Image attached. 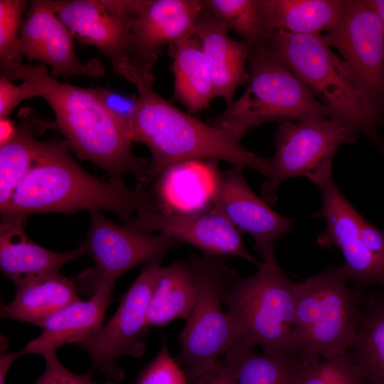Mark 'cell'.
Instances as JSON below:
<instances>
[{
  "label": "cell",
  "mask_w": 384,
  "mask_h": 384,
  "mask_svg": "<svg viewBox=\"0 0 384 384\" xmlns=\"http://www.w3.org/2000/svg\"><path fill=\"white\" fill-rule=\"evenodd\" d=\"M124 225L147 233L156 232L196 247L205 255L233 256L258 267L262 263L247 251L242 234L214 208L189 213L142 209Z\"/></svg>",
  "instance_id": "16"
},
{
  "label": "cell",
  "mask_w": 384,
  "mask_h": 384,
  "mask_svg": "<svg viewBox=\"0 0 384 384\" xmlns=\"http://www.w3.org/2000/svg\"><path fill=\"white\" fill-rule=\"evenodd\" d=\"M196 297V282L188 261L162 267L149 304L148 326H164L176 319L186 321Z\"/></svg>",
  "instance_id": "26"
},
{
  "label": "cell",
  "mask_w": 384,
  "mask_h": 384,
  "mask_svg": "<svg viewBox=\"0 0 384 384\" xmlns=\"http://www.w3.org/2000/svg\"><path fill=\"white\" fill-rule=\"evenodd\" d=\"M108 110L119 118L127 122L137 99L133 100L120 94L102 87L96 88Z\"/></svg>",
  "instance_id": "36"
},
{
  "label": "cell",
  "mask_w": 384,
  "mask_h": 384,
  "mask_svg": "<svg viewBox=\"0 0 384 384\" xmlns=\"http://www.w3.org/2000/svg\"><path fill=\"white\" fill-rule=\"evenodd\" d=\"M341 265L297 284L294 353L306 363L348 352L364 299L348 284Z\"/></svg>",
  "instance_id": "6"
},
{
  "label": "cell",
  "mask_w": 384,
  "mask_h": 384,
  "mask_svg": "<svg viewBox=\"0 0 384 384\" xmlns=\"http://www.w3.org/2000/svg\"><path fill=\"white\" fill-rule=\"evenodd\" d=\"M141 0H57L58 17L82 43L107 56L119 75L128 82L134 73L129 55L131 20Z\"/></svg>",
  "instance_id": "13"
},
{
  "label": "cell",
  "mask_w": 384,
  "mask_h": 384,
  "mask_svg": "<svg viewBox=\"0 0 384 384\" xmlns=\"http://www.w3.org/2000/svg\"><path fill=\"white\" fill-rule=\"evenodd\" d=\"M358 134L328 117L280 123L270 174L260 188L261 198L274 205L281 184L294 177H305L318 187L327 182L333 178V159L338 147L353 143Z\"/></svg>",
  "instance_id": "9"
},
{
  "label": "cell",
  "mask_w": 384,
  "mask_h": 384,
  "mask_svg": "<svg viewBox=\"0 0 384 384\" xmlns=\"http://www.w3.org/2000/svg\"><path fill=\"white\" fill-rule=\"evenodd\" d=\"M16 287L14 299L1 304V317L41 326L52 314L80 299L71 278L56 272Z\"/></svg>",
  "instance_id": "22"
},
{
  "label": "cell",
  "mask_w": 384,
  "mask_h": 384,
  "mask_svg": "<svg viewBox=\"0 0 384 384\" xmlns=\"http://www.w3.org/2000/svg\"><path fill=\"white\" fill-rule=\"evenodd\" d=\"M272 31L321 35L338 21L348 4L343 0H263Z\"/></svg>",
  "instance_id": "25"
},
{
  "label": "cell",
  "mask_w": 384,
  "mask_h": 384,
  "mask_svg": "<svg viewBox=\"0 0 384 384\" xmlns=\"http://www.w3.org/2000/svg\"><path fill=\"white\" fill-rule=\"evenodd\" d=\"M205 6L228 28L238 34L250 48L269 44L270 29L263 0H206Z\"/></svg>",
  "instance_id": "29"
},
{
  "label": "cell",
  "mask_w": 384,
  "mask_h": 384,
  "mask_svg": "<svg viewBox=\"0 0 384 384\" xmlns=\"http://www.w3.org/2000/svg\"><path fill=\"white\" fill-rule=\"evenodd\" d=\"M153 81L138 78L132 83L139 97L127 120L132 141L151 151L145 187L173 164L203 159L225 161L268 177L270 159L247 150L240 137L177 108L154 91Z\"/></svg>",
  "instance_id": "3"
},
{
  "label": "cell",
  "mask_w": 384,
  "mask_h": 384,
  "mask_svg": "<svg viewBox=\"0 0 384 384\" xmlns=\"http://www.w3.org/2000/svg\"><path fill=\"white\" fill-rule=\"evenodd\" d=\"M348 352L366 384H384V299H365Z\"/></svg>",
  "instance_id": "28"
},
{
  "label": "cell",
  "mask_w": 384,
  "mask_h": 384,
  "mask_svg": "<svg viewBox=\"0 0 384 384\" xmlns=\"http://www.w3.org/2000/svg\"><path fill=\"white\" fill-rule=\"evenodd\" d=\"M46 368L33 384H103L93 381L91 373L76 374L65 368L56 354L45 358Z\"/></svg>",
  "instance_id": "33"
},
{
  "label": "cell",
  "mask_w": 384,
  "mask_h": 384,
  "mask_svg": "<svg viewBox=\"0 0 384 384\" xmlns=\"http://www.w3.org/2000/svg\"><path fill=\"white\" fill-rule=\"evenodd\" d=\"M297 284L277 261L262 262L258 271L248 277L226 267L223 303L242 341L258 346L265 353L296 355Z\"/></svg>",
  "instance_id": "5"
},
{
  "label": "cell",
  "mask_w": 384,
  "mask_h": 384,
  "mask_svg": "<svg viewBox=\"0 0 384 384\" xmlns=\"http://www.w3.org/2000/svg\"><path fill=\"white\" fill-rule=\"evenodd\" d=\"M205 7L201 0H142L131 20L129 55L133 77L154 79L152 68L161 48L195 36Z\"/></svg>",
  "instance_id": "14"
},
{
  "label": "cell",
  "mask_w": 384,
  "mask_h": 384,
  "mask_svg": "<svg viewBox=\"0 0 384 384\" xmlns=\"http://www.w3.org/2000/svg\"><path fill=\"white\" fill-rule=\"evenodd\" d=\"M89 213L90 228L80 247L92 257L95 267L84 274L81 279L92 294L101 286L114 287L127 271L161 260L166 252L177 246L176 241L166 235L115 224L99 210Z\"/></svg>",
  "instance_id": "12"
},
{
  "label": "cell",
  "mask_w": 384,
  "mask_h": 384,
  "mask_svg": "<svg viewBox=\"0 0 384 384\" xmlns=\"http://www.w3.org/2000/svg\"><path fill=\"white\" fill-rule=\"evenodd\" d=\"M270 43L250 48L248 86L211 125L242 138L266 122L332 118L330 110L316 99Z\"/></svg>",
  "instance_id": "4"
},
{
  "label": "cell",
  "mask_w": 384,
  "mask_h": 384,
  "mask_svg": "<svg viewBox=\"0 0 384 384\" xmlns=\"http://www.w3.org/2000/svg\"><path fill=\"white\" fill-rule=\"evenodd\" d=\"M142 209L160 210L146 187L131 188L122 181L101 180L75 161L66 142L49 141L41 142L30 171L1 207V213L26 218L40 213L106 210L126 223Z\"/></svg>",
  "instance_id": "2"
},
{
  "label": "cell",
  "mask_w": 384,
  "mask_h": 384,
  "mask_svg": "<svg viewBox=\"0 0 384 384\" xmlns=\"http://www.w3.org/2000/svg\"><path fill=\"white\" fill-rule=\"evenodd\" d=\"M242 341L227 352L238 384H299L307 363L296 355L258 353Z\"/></svg>",
  "instance_id": "27"
},
{
  "label": "cell",
  "mask_w": 384,
  "mask_h": 384,
  "mask_svg": "<svg viewBox=\"0 0 384 384\" xmlns=\"http://www.w3.org/2000/svg\"><path fill=\"white\" fill-rule=\"evenodd\" d=\"M188 380L189 384H238L230 364L225 355L203 372Z\"/></svg>",
  "instance_id": "34"
},
{
  "label": "cell",
  "mask_w": 384,
  "mask_h": 384,
  "mask_svg": "<svg viewBox=\"0 0 384 384\" xmlns=\"http://www.w3.org/2000/svg\"><path fill=\"white\" fill-rule=\"evenodd\" d=\"M242 167L215 171L211 200L241 233L250 235L254 248L262 262L276 261L274 242L290 232L294 221L275 212L250 188L242 175Z\"/></svg>",
  "instance_id": "15"
},
{
  "label": "cell",
  "mask_w": 384,
  "mask_h": 384,
  "mask_svg": "<svg viewBox=\"0 0 384 384\" xmlns=\"http://www.w3.org/2000/svg\"><path fill=\"white\" fill-rule=\"evenodd\" d=\"M319 188L322 204L316 215L324 218L326 228L318 236L317 244L340 250L344 258L341 266L348 279L362 285L384 286V264L366 248L362 240L361 215L343 196L333 178Z\"/></svg>",
  "instance_id": "18"
},
{
  "label": "cell",
  "mask_w": 384,
  "mask_h": 384,
  "mask_svg": "<svg viewBox=\"0 0 384 384\" xmlns=\"http://www.w3.org/2000/svg\"><path fill=\"white\" fill-rule=\"evenodd\" d=\"M174 75V95L191 112L207 108L215 97L201 41L192 36L169 46Z\"/></svg>",
  "instance_id": "23"
},
{
  "label": "cell",
  "mask_w": 384,
  "mask_h": 384,
  "mask_svg": "<svg viewBox=\"0 0 384 384\" xmlns=\"http://www.w3.org/2000/svg\"><path fill=\"white\" fill-rule=\"evenodd\" d=\"M30 91L24 83L13 84L11 80L0 78V119L8 118L13 110L23 100L30 99Z\"/></svg>",
  "instance_id": "35"
},
{
  "label": "cell",
  "mask_w": 384,
  "mask_h": 384,
  "mask_svg": "<svg viewBox=\"0 0 384 384\" xmlns=\"http://www.w3.org/2000/svg\"><path fill=\"white\" fill-rule=\"evenodd\" d=\"M118 383L113 380H108L106 383H104L103 384H117Z\"/></svg>",
  "instance_id": "41"
},
{
  "label": "cell",
  "mask_w": 384,
  "mask_h": 384,
  "mask_svg": "<svg viewBox=\"0 0 384 384\" xmlns=\"http://www.w3.org/2000/svg\"><path fill=\"white\" fill-rule=\"evenodd\" d=\"M73 36L55 11L53 1H31L22 24L18 51L29 60L50 65V75L55 79L102 77L105 70L99 60L80 62L75 53Z\"/></svg>",
  "instance_id": "17"
},
{
  "label": "cell",
  "mask_w": 384,
  "mask_h": 384,
  "mask_svg": "<svg viewBox=\"0 0 384 384\" xmlns=\"http://www.w3.org/2000/svg\"><path fill=\"white\" fill-rule=\"evenodd\" d=\"M377 14L384 26V0H366Z\"/></svg>",
  "instance_id": "40"
},
{
  "label": "cell",
  "mask_w": 384,
  "mask_h": 384,
  "mask_svg": "<svg viewBox=\"0 0 384 384\" xmlns=\"http://www.w3.org/2000/svg\"><path fill=\"white\" fill-rule=\"evenodd\" d=\"M27 1L0 0V62L21 63L18 41Z\"/></svg>",
  "instance_id": "31"
},
{
  "label": "cell",
  "mask_w": 384,
  "mask_h": 384,
  "mask_svg": "<svg viewBox=\"0 0 384 384\" xmlns=\"http://www.w3.org/2000/svg\"><path fill=\"white\" fill-rule=\"evenodd\" d=\"M336 48L378 127L384 128V26L366 0H350L337 23L321 35Z\"/></svg>",
  "instance_id": "10"
},
{
  "label": "cell",
  "mask_w": 384,
  "mask_h": 384,
  "mask_svg": "<svg viewBox=\"0 0 384 384\" xmlns=\"http://www.w3.org/2000/svg\"><path fill=\"white\" fill-rule=\"evenodd\" d=\"M228 30L205 6L198 16L194 32L202 44L215 96L222 97L227 107L233 102L236 90L248 82L250 78L245 66L250 47L242 41L232 38Z\"/></svg>",
  "instance_id": "19"
},
{
  "label": "cell",
  "mask_w": 384,
  "mask_h": 384,
  "mask_svg": "<svg viewBox=\"0 0 384 384\" xmlns=\"http://www.w3.org/2000/svg\"><path fill=\"white\" fill-rule=\"evenodd\" d=\"M137 384H189L185 373L166 344L141 374Z\"/></svg>",
  "instance_id": "32"
},
{
  "label": "cell",
  "mask_w": 384,
  "mask_h": 384,
  "mask_svg": "<svg viewBox=\"0 0 384 384\" xmlns=\"http://www.w3.org/2000/svg\"><path fill=\"white\" fill-rule=\"evenodd\" d=\"M196 297L193 311L179 334L176 358L187 378L196 376L242 342L237 327L223 309L224 257L190 256Z\"/></svg>",
  "instance_id": "8"
},
{
  "label": "cell",
  "mask_w": 384,
  "mask_h": 384,
  "mask_svg": "<svg viewBox=\"0 0 384 384\" xmlns=\"http://www.w3.org/2000/svg\"><path fill=\"white\" fill-rule=\"evenodd\" d=\"M1 78L18 80L31 97H43L55 114L66 142L81 160L95 164L120 181L129 174L144 186L150 161L136 156L127 122L112 113L96 88L63 83L48 75L44 65L0 62Z\"/></svg>",
  "instance_id": "1"
},
{
  "label": "cell",
  "mask_w": 384,
  "mask_h": 384,
  "mask_svg": "<svg viewBox=\"0 0 384 384\" xmlns=\"http://www.w3.org/2000/svg\"><path fill=\"white\" fill-rule=\"evenodd\" d=\"M9 342L1 335L0 338V384H5L6 377L11 364L22 356L21 351L9 352Z\"/></svg>",
  "instance_id": "38"
},
{
  "label": "cell",
  "mask_w": 384,
  "mask_h": 384,
  "mask_svg": "<svg viewBox=\"0 0 384 384\" xmlns=\"http://www.w3.org/2000/svg\"><path fill=\"white\" fill-rule=\"evenodd\" d=\"M113 289L101 286L90 299H79L52 314L40 326V335L21 350L22 355L37 354L45 358L55 355L64 345H75L95 334L103 325Z\"/></svg>",
  "instance_id": "20"
},
{
  "label": "cell",
  "mask_w": 384,
  "mask_h": 384,
  "mask_svg": "<svg viewBox=\"0 0 384 384\" xmlns=\"http://www.w3.org/2000/svg\"><path fill=\"white\" fill-rule=\"evenodd\" d=\"M19 117L21 122L14 134L0 144V208L10 200L39 153L41 142L35 135L48 127L31 108H23Z\"/></svg>",
  "instance_id": "24"
},
{
  "label": "cell",
  "mask_w": 384,
  "mask_h": 384,
  "mask_svg": "<svg viewBox=\"0 0 384 384\" xmlns=\"http://www.w3.org/2000/svg\"><path fill=\"white\" fill-rule=\"evenodd\" d=\"M270 46L309 90L318 96L332 118L363 133L384 154V138L343 59L321 35L276 31Z\"/></svg>",
  "instance_id": "7"
},
{
  "label": "cell",
  "mask_w": 384,
  "mask_h": 384,
  "mask_svg": "<svg viewBox=\"0 0 384 384\" xmlns=\"http://www.w3.org/2000/svg\"><path fill=\"white\" fill-rule=\"evenodd\" d=\"M161 261L146 265L112 318L95 334L75 344L88 354L93 367L110 380L119 383L124 377L123 370L116 365L118 358H139L146 351L142 338L149 329L147 312L162 267Z\"/></svg>",
  "instance_id": "11"
},
{
  "label": "cell",
  "mask_w": 384,
  "mask_h": 384,
  "mask_svg": "<svg viewBox=\"0 0 384 384\" xmlns=\"http://www.w3.org/2000/svg\"><path fill=\"white\" fill-rule=\"evenodd\" d=\"M1 127V143L9 139L15 132L16 127L13 122L8 117L0 119Z\"/></svg>",
  "instance_id": "39"
},
{
  "label": "cell",
  "mask_w": 384,
  "mask_h": 384,
  "mask_svg": "<svg viewBox=\"0 0 384 384\" xmlns=\"http://www.w3.org/2000/svg\"><path fill=\"white\" fill-rule=\"evenodd\" d=\"M299 384H366L348 352L306 364Z\"/></svg>",
  "instance_id": "30"
},
{
  "label": "cell",
  "mask_w": 384,
  "mask_h": 384,
  "mask_svg": "<svg viewBox=\"0 0 384 384\" xmlns=\"http://www.w3.org/2000/svg\"><path fill=\"white\" fill-rule=\"evenodd\" d=\"M0 269L16 286L56 272L68 262L85 254L82 247L55 252L31 240L23 227L26 218L1 216Z\"/></svg>",
  "instance_id": "21"
},
{
  "label": "cell",
  "mask_w": 384,
  "mask_h": 384,
  "mask_svg": "<svg viewBox=\"0 0 384 384\" xmlns=\"http://www.w3.org/2000/svg\"><path fill=\"white\" fill-rule=\"evenodd\" d=\"M360 230L366 248L384 264V231L375 227L362 215Z\"/></svg>",
  "instance_id": "37"
}]
</instances>
